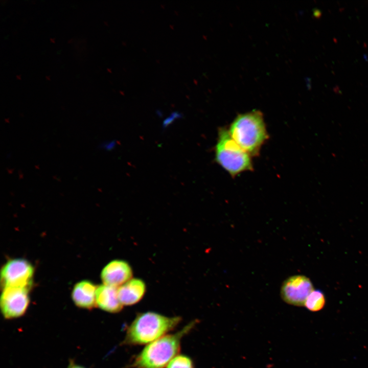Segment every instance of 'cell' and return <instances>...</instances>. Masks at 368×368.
<instances>
[{
	"label": "cell",
	"instance_id": "6da1fadb",
	"mask_svg": "<svg viewBox=\"0 0 368 368\" xmlns=\"http://www.w3.org/2000/svg\"><path fill=\"white\" fill-rule=\"evenodd\" d=\"M181 320L179 316L168 317L153 312L140 313L128 327L124 343L149 344L173 330Z\"/></svg>",
	"mask_w": 368,
	"mask_h": 368
},
{
	"label": "cell",
	"instance_id": "7a4b0ae2",
	"mask_svg": "<svg viewBox=\"0 0 368 368\" xmlns=\"http://www.w3.org/2000/svg\"><path fill=\"white\" fill-rule=\"evenodd\" d=\"M192 322L178 332L165 335L149 343L135 358L133 368H164L178 354L180 342L184 335L194 326Z\"/></svg>",
	"mask_w": 368,
	"mask_h": 368
},
{
	"label": "cell",
	"instance_id": "3957f363",
	"mask_svg": "<svg viewBox=\"0 0 368 368\" xmlns=\"http://www.w3.org/2000/svg\"><path fill=\"white\" fill-rule=\"evenodd\" d=\"M232 139L249 155H257L268 135L262 113L258 110L238 115L229 131Z\"/></svg>",
	"mask_w": 368,
	"mask_h": 368
},
{
	"label": "cell",
	"instance_id": "277c9868",
	"mask_svg": "<svg viewBox=\"0 0 368 368\" xmlns=\"http://www.w3.org/2000/svg\"><path fill=\"white\" fill-rule=\"evenodd\" d=\"M216 162L232 176L252 169L250 155L231 137L229 132L221 129L215 149Z\"/></svg>",
	"mask_w": 368,
	"mask_h": 368
},
{
	"label": "cell",
	"instance_id": "5b68a950",
	"mask_svg": "<svg viewBox=\"0 0 368 368\" xmlns=\"http://www.w3.org/2000/svg\"><path fill=\"white\" fill-rule=\"evenodd\" d=\"M34 269L31 264L23 259L8 261L1 270V284L3 289L11 287L30 289L32 284Z\"/></svg>",
	"mask_w": 368,
	"mask_h": 368
},
{
	"label": "cell",
	"instance_id": "8992f818",
	"mask_svg": "<svg viewBox=\"0 0 368 368\" xmlns=\"http://www.w3.org/2000/svg\"><path fill=\"white\" fill-rule=\"evenodd\" d=\"M313 290V284L308 277L295 275L284 281L281 288V295L289 304L304 306L307 297Z\"/></svg>",
	"mask_w": 368,
	"mask_h": 368
},
{
	"label": "cell",
	"instance_id": "52a82bcc",
	"mask_svg": "<svg viewBox=\"0 0 368 368\" xmlns=\"http://www.w3.org/2000/svg\"><path fill=\"white\" fill-rule=\"evenodd\" d=\"M29 290L19 287L3 289L1 308L5 318H17L25 314L29 304Z\"/></svg>",
	"mask_w": 368,
	"mask_h": 368
},
{
	"label": "cell",
	"instance_id": "ba28073f",
	"mask_svg": "<svg viewBox=\"0 0 368 368\" xmlns=\"http://www.w3.org/2000/svg\"><path fill=\"white\" fill-rule=\"evenodd\" d=\"M132 274V268L127 262L115 260L104 267L101 279L104 284L119 287L131 280Z\"/></svg>",
	"mask_w": 368,
	"mask_h": 368
},
{
	"label": "cell",
	"instance_id": "9c48e42d",
	"mask_svg": "<svg viewBox=\"0 0 368 368\" xmlns=\"http://www.w3.org/2000/svg\"><path fill=\"white\" fill-rule=\"evenodd\" d=\"M146 290V284L143 280L131 279L118 287V295L123 305H132L143 298Z\"/></svg>",
	"mask_w": 368,
	"mask_h": 368
},
{
	"label": "cell",
	"instance_id": "30bf717a",
	"mask_svg": "<svg viewBox=\"0 0 368 368\" xmlns=\"http://www.w3.org/2000/svg\"><path fill=\"white\" fill-rule=\"evenodd\" d=\"M96 301L101 309L111 313L119 312L123 306L118 297V287L105 284L97 287Z\"/></svg>",
	"mask_w": 368,
	"mask_h": 368
},
{
	"label": "cell",
	"instance_id": "8fae6325",
	"mask_svg": "<svg viewBox=\"0 0 368 368\" xmlns=\"http://www.w3.org/2000/svg\"><path fill=\"white\" fill-rule=\"evenodd\" d=\"M97 287L91 282L82 281L74 287L72 296L75 304L79 307L90 309L96 304V291Z\"/></svg>",
	"mask_w": 368,
	"mask_h": 368
},
{
	"label": "cell",
	"instance_id": "7c38bea8",
	"mask_svg": "<svg viewBox=\"0 0 368 368\" xmlns=\"http://www.w3.org/2000/svg\"><path fill=\"white\" fill-rule=\"evenodd\" d=\"M326 304V298L323 292L319 290H313L307 297L304 306L312 312H317L323 309Z\"/></svg>",
	"mask_w": 368,
	"mask_h": 368
},
{
	"label": "cell",
	"instance_id": "4fadbf2b",
	"mask_svg": "<svg viewBox=\"0 0 368 368\" xmlns=\"http://www.w3.org/2000/svg\"><path fill=\"white\" fill-rule=\"evenodd\" d=\"M167 368H193V364L189 357L177 355L170 361Z\"/></svg>",
	"mask_w": 368,
	"mask_h": 368
},
{
	"label": "cell",
	"instance_id": "5bb4252c",
	"mask_svg": "<svg viewBox=\"0 0 368 368\" xmlns=\"http://www.w3.org/2000/svg\"><path fill=\"white\" fill-rule=\"evenodd\" d=\"M67 368H84V367L81 365H77V364H71L67 367Z\"/></svg>",
	"mask_w": 368,
	"mask_h": 368
}]
</instances>
